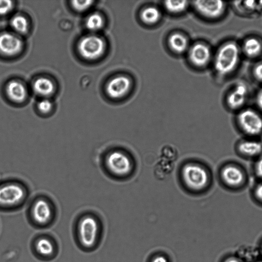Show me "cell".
<instances>
[{
  "instance_id": "1",
  "label": "cell",
  "mask_w": 262,
  "mask_h": 262,
  "mask_svg": "<svg viewBox=\"0 0 262 262\" xmlns=\"http://www.w3.org/2000/svg\"><path fill=\"white\" fill-rule=\"evenodd\" d=\"M239 53L236 43L229 42L223 45L216 55L214 67L220 75H226L236 67L239 60Z\"/></svg>"
},
{
  "instance_id": "2",
  "label": "cell",
  "mask_w": 262,
  "mask_h": 262,
  "mask_svg": "<svg viewBox=\"0 0 262 262\" xmlns=\"http://www.w3.org/2000/svg\"><path fill=\"white\" fill-rule=\"evenodd\" d=\"M181 176L184 183L192 190H200L205 188L209 177L206 170L201 165L188 163L182 169Z\"/></svg>"
},
{
  "instance_id": "3",
  "label": "cell",
  "mask_w": 262,
  "mask_h": 262,
  "mask_svg": "<svg viewBox=\"0 0 262 262\" xmlns=\"http://www.w3.org/2000/svg\"><path fill=\"white\" fill-rule=\"evenodd\" d=\"M106 165L114 176L124 177L129 174L134 167L133 161L125 151L116 149L110 152L106 158Z\"/></svg>"
},
{
  "instance_id": "4",
  "label": "cell",
  "mask_w": 262,
  "mask_h": 262,
  "mask_svg": "<svg viewBox=\"0 0 262 262\" xmlns=\"http://www.w3.org/2000/svg\"><path fill=\"white\" fill-rule=\"evenodd\" d=\"M78 49L80 55L87 59H95L102 55L105 49L103 40L95 35L83 37L80 41Z\"/></svg>"
},
{
  "instance_id": "5",
  "label": "cell",
  "mask_w": 262,
  "mask_h": 262,
  "mask_svg": "<svg viewBox=\"0 0 262 262\" xmlns=\"http://www.w3.org/2000/svg\"><path fill=\"white\" fill-rule=\"evenodd\" d=\"M238 121L243 130L250 135H257L262 132V118L253 110L247 109L241 112Z\"/></svg>"
},
{
  "instance_id": "6",
  "label": "cell",
  "mask_w": 262,
  "mask_h": 262,
  "mask_svg": "<svg viewBox=\"0 0 262 262\" xmlns=\"http://www.w3.org/2000/svg\"><path fill=\"white\" fill-rule=\"evenodd\" d=\"M98 225L96 220L91 216L83 218L79 224V232L80 241L83 246L91 247L97 239Z\"/></svg>"
},
{
  "instance_id": "7",
  "label": "cell",
  "mask_w": 262,
  "mask_h": 262,
  "mask_svg": "<svg viewBox=\"0 0 262 262\" xmlns=\"http://www.w3.org/2000/svg\"><path fill=\"white\" fill-rule=\"evenodd\" d=\"M25 195L23 187L16 183H10L0 187V205L12 206L20 202Z\"/></svg>"
},
{
  "instance_id": "8",
  "label": "cell",
  "mask_w": 262,
  "mask_h": 262,
  "mask_svg": "<svg viewBox=\"0 0 262 262\" xmlns=\"http://www.w3.org/2000/svg\"><path fill=\"white\" fill-rule=\"evenodd\" d=\"M196 10L202 15L210 18H215L224 13L225 3L221 1H196L193 2Z\"/></svg>"
},
{
  "instance_id": "9",
  "label": "cell",
  "mask_w": 262,
  "mask_h": 262,
  "mask_svg": "<svg viewBox=\"0 0 262 262\" xmlns=\"http://www.w3.org/2000/svg\"><path fill=\"white\" fill-rule=\"evenodd\" d=\"M130 81L124 76H118L112 79L107 83L106 90L110 97L116 99L123 97L128 91Z\"/></svg>"
},
{
  "instance_id": "10",
  "label": "cell",
  "mask_w": 262,
  "mask_h": 262,
  "mask_svg": "<svg viewBox=\"0 0 262 262\" xmlns=\"http://www.w3.org/2000/svg\"><path fill=\"white\" fill-rule=\"evenodd\" d=\"M23 48L21 40L10 33L0 34V52L7 55H14L20 52Z\"/></svg>"
},
{
  "instance_id": "11",
  "label": "cell",
  "mask_w": 262,
  "mask_h": 262,
  "mask_svg": "<svg viewBox=\"0 0 262 262\" xmlns=\"http://www.w3.org/2000/svg\"><path fill=\"white\" fill-rule=\"evenodd\" d=\"M210 49L206 45L201 43L194 45L189 52L190 60L197 67L206 65L210 58Z\"/></svg>"
},
{
  "instance_id": "12",
  "label": "cell",
  "mask_w": 262,
  "mask_h": 262,
  "mask_svg": "<svg viewBox=\"0 0 262 262\" xmlns=\"http://www.w3.org/2000/svg\"><path fill=\"white\" fill-rule=\"evenodd\" d=\"M32 214L35 221L42 224L50 219L52 210L49 204L46 200L39 199L33 206Z\"/></svg>"
},
{
  "instance_id": "13",
  "label": "cell",
  "mask_w": 262,
  "mask_h": 262,
  "mask_svg": "<svg viewBox=\"0 0 262 262\" xmlns=\"http://www.w3.org/2000/svg\"><path fill=\"white\" fill-rule=\"evenodd\" d=\"M247 94V89L245 85L239 84L228 95L227 102L232 109L241 107L244 103Z\"/></svg>"
},
{
  "instance_id": "14",
  "label": "cell",
  "mask_w": 262,
  "mask_h": 262,
  "mask_svg": "<svg viewBox=\"0 0 262 262\" xmlns=\"http://www.w3.org/2000/svg\"><path fill=\"white\" fill-rule=\"evenodd\" d=\"M222 177L224 182L230 186H237L242 183L244 175L237 167L229 165L225 167L222 171Z\"/></svg>"
},
{
  "instance_id": "15",
  "label": "cell",
  "mask_w": 262,
  "mask_h": 262,
  "mask_svg": "<svg viewBox=\"0 0 262 262\" xmlns=\"http://www.w3.org/2000/svg\"><path fill=\"white\" fill-rule=\"evenodd\" d=\"M6 92L8 97L17 102L23 101L27 95V91L24 85L16 80L10 81L7 85Z\"/></svg>"
},
{
  "instance_id": "16",
  "label": "cell",
  "mask_w": 262,
  "mask_h": 262,
  "mask_svg": "<svg viewBox=\"0 0 262 262\" xmlns=\"http://www.w3.org/2000/svg\"><path fill=\"white\" fill-rule=\"evenodd\" d=\"M33 88L36 93L42 96H48L53 93L54 86L49 79L40 77L35 81Z\"/></svg>"
},
{
  "instance_id": "17",
  "label": "cell",
  "mask_w": 262,
  "mask_h": 262,
  "mask_svg": "<svg viewBox=\"0 0 262 262\" xmlns=\"http://www.w3.org/2000/svg\"><path fill=\"white\" fill-rule=\"evenodd\" d=\"M168 42L171 49L178 53L185 52L188 47L187 39L179 33L172 34L169 38Z\"/></svg>"
},
{
  "instance_id": "18",
  "label": "cell",
  "mask_w": 262,
  "mask_h": 262,
  "mask_svg": "<svg viewBox=\"0 0 262 262\" xmlns=\"http://www.w3.org/2000/svg\"><path fill=\"white\" fill-rule=\"evenodd\" d=\"M241 152L248 156H254L262 151V144L257 141H245L239 145Z\"/></svg>"
},
{
  "instance_id": "19",
  "label": "cell",
  "mask_w": 262,
  "mask_h": 262,
  "mask_svg": "<svg viewBox=\"0 0 262 262\" xmlns=\"http://www.w3.org/2000/svg\"><path fill=\"white\" fill-rule=\"evenodd\" d=\"M262 45L259 40L251 37L245 40L243 45V50L248 57H254L260 53Z\"/></svg>"
},
{
  "instance_id": "20",
  "label": "cell",
  "mask_w": 262,
  "mask_h": 262,
  "mask_svg": "<svg viewBox=\"0 0 262 262\" xmlns=\"http://www.w3.org/2000/svg\"><path fill=\"white\" fill-rule=\"evenodd\" d=\"M141 17L143 22L147 24L157 23L160 17L159 11L154 7H147L141 14Z\"/></svg>"
},
{
  "instance_id": "21",
  "label": "cell",
  "mask_w": 262,
  "mask_h": 262,
  "mask_svg": "<svg viewBox=\"0 0 262 262\" xmlns=\"http://www.w3.org/2000/svg\"><path fill=\"white\" fill-rule=\"evenodd\" d=\"M187 5V2L185 1H165L164 4L167 10L173 13H178L184 11Z\"/></svg>"
},
{
  "instance_id": "22",
  "label": "cell",
  "mask_w": 262,
  "mask_h": 262,
  "mask_svg": "<svg viewBox=\"0 0 262 262\" xmlns=\"http://www.w3.org/2000/svg\"><path fill=\"white\" fill-rule=\"evenodd\" d=\"M103 25V20L101 16L98 14L94 13L90 15L86 19V26L87 28L93 31L98 30Z\"/></svg>"
},
{
  "instance_id": "23",
  "label": "cell",
  "mask_w": 262,
  "mask_h": 262,
  "mask_svg": "<svg viewBox=\"0 0 262 262\" xmlns=\"http://www.w3.org/2000/svg\"><path fill=\"white\" fill-rule=\"evenodd\" d=\"M11 24L13 29L19 33H24L27 31V20L23 16H14L11 20Z\"/></svg>"
},
{
  "instance_id": "24",
  "label": "cell",
  "mask_w": 262,
  "mask_h": 262,
  "mask_svg": "<svg viewBox=\"0 0 262 262\" xmlns=\"http://www.w3.org/2000/svg\"><path fill=\"white\" fill-rule=\"evenodd\" d=\"M36 248L37 251L44 255H50L53 251V246L50 241L41 238L37 242Z\"/></svg>"
},
{
  "instance_id": "25",
  "label": "cell",
  "mask_w": 262,
  "mask_h": 262,
  "mask_svg": "<svg viewBox=\"0 0 262 262\" xmlns=\"http://www.w3.org/2000/svg\"><path fill=\"white\" fill-rule=\"evenodd\" d=\"M73 7L78 11H83L88 9L93 3L92 1H73Z\"/></svg>"
},
{
  "instance_id": "26",
  "label": "cell",
  "mask_w": 262,
  "mask_h": 262,
  "mask_svg": "<svg viewBox=\"0 0 262 262\" xmlns=\"http://www.w3.org/2000/svg\"><path fill=\"white\" fill-rule=\"evenodd\" d=\"M12 2L9 0L0 1V15L8 13L12 8Z\"/></svg>"
},
{
  "instance_id": "27",
  "label": "cell",
  "mask_w": 262,
  "mask_h": 262,
  "mask_svg": "<svg viewBox=\"0 0 262 262\" xmlns=\"http://www.w3.org/2000/svg\"><path fill=\"white\" fill-rule=\"evenodd\" d=\"M52 107V104L48 99H43L38 104V108L40 112L46 114L50 111Z\"/></svg>"
},
{
  "instance_id": "28",
  "label": "cell",
  "mask_w": 262,
  "mask_h": 262,
  "mask_svg": "<svg viewBox=\"0 0 262 262\" xmlns=\"http://www.w3.org/2000/svg\"><path fill=\"white\" fill-rule=\"evenodd\" d=\"M253 74L257 79L262 81V63H259L255 67Z\"/></svg>"
},
{
  "instance_id": "29",
  "label": "cell",
  "mask_w": 262,
  "mask_h": 262,
  "mask_svg": "<svg viewBox=\"0 0 262 262\" xmlns=\"http://www.w3.org/2000/svg\"><path fill=\"white\" fill-rule=\"evenodd\" d=\"M255 170L257 175L262 178V156L259 159L256 163Z\"/></svg>"
},
{
  "instance_id": "30",
  "label": "cell",
  "mask_w": 262,
  "mask_h": 262,
  "mask_svg": "<svg viewBox=\"0 0 262 262\" xmlns=\"http://www.w3.org/2000/svg\"><path fill=\"white\" fill-rule=\"evenodd\" d=\"M151 262H168L167 259L163 255H157L151 260Z\"/></svg>"
},
{
  "instance_id": "31",
  "label": "cell",
  "mask_w": 262,
  "mask_h": 262,
  "mask_svg": "<svg viewBox=\"0 0 262 262\" xmlns=\"http://www.w3.org/2000/svg\"><path fill=\"white\" fill-rule=\"evenodd\" d=\"M255 194L258 199L262 200V183L258 185L256 188Z\"/></svg>"
},
{
  "instance_id": "32",
  "label": "cell",
  "mask_w": 262,
  "mask_h": 262,
  "mask_svg": "<svg viewBox=\"0 0 262 262\" xmlns=\"http://www.w3.org/2000/svg\"><path fill=\"white\" fill-rule=\"evenodd\" d=\"M224 262H243L240 259L236 257L230 256L226 258Z\"/></svg>"
},
{
  "instance_id": "33",
  "label": "cell",
  "mask_w": 262,
  "mask_h": 262,
  "mask_svg": "<svg viewBox=\"0 0 262 262\" xmlns=\"http://www.w3.org/2000/svg\"><path fill=\"white\" fill-rule=\"evenodd\" d=\"M257 103L259 108L262 110V90L259 92L257 96Z\"/></svg>"
},
{
  "instance_id": "34",
  "label": "cell",
  "mask_w": 262,
  "mask_h": 262,
  "mask_svg": "<svg viewBox=\"0 0 262 262\" xmlns=\"http://www.w3.org/2000/svg\"><path fill=\"white\" fill-rule=\"evenodd\" d=\"M261 254H262V245H261Z\"/></svg>"
},
{
  "instance_id": "35",
  "label": "cell",
  "mask_w": 262,
  "mask_h": 262,
  "mask_svg": "<svg viewBox=\"0 0 262 262\" xmlns=\"http://www.w3.org/2000/svg\"><path fill=\"white\" fill-rule=\"evenodd\" d=\"M257 262H262V261H257Z\"/></svg>"
}]
</instances>
